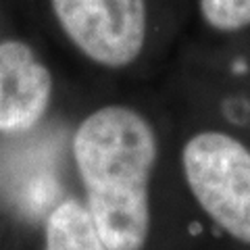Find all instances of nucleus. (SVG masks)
<instances>
[{
    "instance_id": "2",
    "label": "nucleus",
    "mask_w": 250,
    "mask_h": 250,
    "mask_svg": "<svg viewBox=\"0 0 250 250\" xmlns=\"http://www.w3.org/2000/svg\"><path fill=\"white\" fill-rule=\"evenodd\" d=\"M52 46L92 92L144 85L173 62L192 0H40Z\"/></svg>"
},
{
    "instance_id": "5",
    "label": "nucleus",
    "mask_w": 250,
    "mask_h": 250,
    "mask_svg": "<svg viewBox=\"0 0 250 250\" xmlns=\"http://www.w3.org/2000/svg\"><path fill=\"white\" fill-rule=\"evenodd\" d=\"M38 250H108L77 194L57 192L38 223Z\"/></svg>"
},
{
    "instance_id": "6",
    "label": "nucleus",
    "mask_w": 250,
    "mask_h": 250,
    "mask_svg": "<svg viewBox=\"0 0 250 250\" xmlns=\"http://www.w3.org/2000/svg\"><path fill=\"white\" fill-rule=\"evenodd\" d=\"M250 36V0H192L184 42L213 46Z\"/></svg>"
},
{
    "instance_id": "1",
    "label": "nucleus",
    "mask_w": 250,
    "mask_h": 250,
    "mask_svg": "<svg viewBox=\"0 0 250 250\" xmlns=\"http://www.w3.org/2000/svg\"><path fill=\"white\" fill-rule=\"evenodd\" d=\"M77 198L108 250H196L163 90L92 92L65 127Z\"/></svg>"
},
{
    "instance_id": "7",
    "label": "nucleus",
    "mask_w": 250,
    "mask_h": 250,
    "mask_svg": "<svg viewBox=\"0 0 250 250\" xmlns=\"http://www.w3.org/2000/svg\"><path fill=\"white\" fill-rule=\"evenodd\" d=\"M0 36H2V34H0Z\"/></svg>"
},
{
    "instance_id": "3",
    "label": "nucleus",
    "mask_w": 250,
    "mask_h": 250,
    "mask_svg": "<svg viewBox=\"0 0 250 250\" xmlns=\"http://www.w3.org/2000/svg\"><path fill=\"white\" fill-rule=\"evenodd\" d=\"M163 94L196 250H250V134L173 77Z\"/></svg>"
},
{
    "instance_id": "4",
    "label": "nucleus",
    "mask_w": 250,
    "mask_h": 250,
    "mask_svg": "<svg viewBox=\"0 0 250 250\" xmlns=\"http://www.w3.org/2000/svg\"><path fill=\"white\" fill-rule=\"evenodd\" d=\"M75 106L67 111L62 71L40 44L0 36V142L48 136L54 121L69 119Z\"/></svg>"
}]
</instances>
